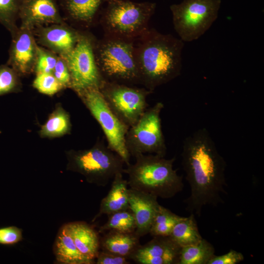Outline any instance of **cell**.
I'll list each match as a JSON object with an SVG mask.
<instances>
[{
  "label": "cell",
  "instance_id": "obj_1",
  "mask_svg": "<svg viewBox=\"0 0 264 264\" xmlns=\"http://www.w3.org/2000/svg\"><path fill=\"white\" fill-rule=\"evenodd\" d=\"M181 164L190 188L186 200L188 212L199 217L204 206L223 202L226 163L206 128L197 130L184 139Z\"/></svg>",
  "mask_w": 264,
  "mask_h": 264
},
{
  "label": "cell",
  "instance_id": "obj_2",
  "mask_svg": "<svg viewBox=\"0 0 264 264\" xmlns=\"http://www.w3.org/2000/svg\"><path fill=\"white\" fill-rule=\"evenodd\" d=\"M184 42L149 28L134 41L140 85L151 92L180 75Z\"/></svg>",
  "mask_w": 264,
  "mask_h": 264
},
{
  "label": "cell",
  "instance_id": "obj_3",
  "mask_svg": "<svg viewBox=\"0 0 264 264\" xmlns=\"http://www.w3.org/2000/svg\"><path fill=\"white\" fill-rule=\"evenodd\" d=\"M134 157L135 162L123 170L129 188L164 199L182 191V177L174 169L175 157L166 159L153 154H138Z\"/></svg>",
  "mask_w": 264,
  "mask_h": 264
},
{
  "label": "cell",
  "instance_id": "obj_4",
  "mask_svg": "<svg viewBox=\"0 0 264 264\" xmlns=\"http://www.w3.org/2000/svg\"><path fill=\"white\" fill-rule=\"evenodd\" d=\"M99 22L104 35L135 41L149 29L156 3L131 0H103Z\"/></svg>",
  "mask_w": 264,
  "mask_h": 264
},
{
  "label": "cell",
  "instance_id": "obj_5",
  "mask_svg": "<svg viewBox=\"0 0 264 264\" xmlns=\"http://www.w3.org/2000/svg\"><path fill=\"white\" fill-rule=\"evenodd\" d=\"M94 54L105 81L132 86L140 85L134 41L104 35L96 40Z\"/></svg>",
  "mask_w": 264,
  "mask_h": 264
},
{
  "label": "cell",
  "instance_id": "obj_6",
  "mask_svg": "<svg viewBox=\"0 0 264 264\" xmlns=\"http://www.w3.org/2000/svg\"><path fill=\"white\" fill-rule=\"evenodd\" d=\"M220 0H182L170 5L175 31L183 42L197 40L218 18Z\"/></svg>",
  "mask_w": 264,
  "mask_h": 264
},
{
  "label": "cell",
  "instance_id": "obj_7",
  "mask_svg": "<svg viewBox=\"0 0 264 264\" xmlns=\"http://www.w3.org/2000/svg\"><path fill=\"white\" fill-rule=\"evenodd\" d=\"M124 164L118 154L99 141L88 150L72 154L69 167L83 175L88 183L104 187L117 173H123Z\"/></svg>",
  "mask_w": 264,
  "mask_h": 264
},
{
  "label": "cell",
  "instance_id": "obj_8",
  "mask_svg": "<svg viewBox=\"0 0 264 264\" xmlns=\"http://www.w3.org/2000/svg\"><path fill=\"white\" fill-rule=\"evenodd\" d=\"M164 104L158 102L147 108L137 121L130 127L125 137L131 156L153 154L165 156L167 152L160 114Z\"/></svg>",
  "mask_w": 264,
  "mask_h": 264
},
{
  "label": "cell",
  "instance_id": "obj_9",
  "mask_svg": "<svg viewBox=\"0 0 264 264\" xmlns=\"http://www.w3.org/2000/svg\"><path fill=\"white\" fill-rule=\"evenodd\" d=\"M96 40L91 35L81 32L73 48L60 56L65 60L70 73V88L77 93L88 88L99 89L105 81L95 60Z\"/></svg>",
  "mask_w": 264,
  "mask_h": 264
},
{
  "label": "cell",
  "instance_id": "obj_10",
  "mask_svg": "<svg viewBox=\"0 0 264 264\" xmlns=\"http://www.w3.org/2000/svg\"><path fill=\"white\" fill-rule=\"evenodd\" d=\"M78 94L100 125L108 147L122 158L125 164H130L131 155L125 143L129 127L113 113L99 89L88 88Z\"/></svg>",
  "mask_w": 264,
  "mask_h": 264
},
{
  "label": "cell",
  "instance_id": "obj_11",
  "mask_svg": "<svg viewBox=\"0 0 264 264\" xmlns=\"http://www.w3.org/2000/svg\"><path fill=\"white\" fill-rule=\"evenodd\" d=\"M99 90L111 110L129 127L147 109V98L152 92L144 88L105 81Z\"/></svg>",
  "mask_w": 264,
  "mask_h": 264
},
{
  "label": "cell",
  "instance_id": "obj_12",
  "mask_svg": "<svg viewBox=\"0 0 264 264\" xmlns=\"http://www.w3.org/2000/svg\"><path fill=\"white\" fill-rule=\"evenodd\" d=\"M11 36L6 64L19 74L29 73L35 68L38 46L33 30L20 26Z\"/></svg>",
  "mask_w": 264,
  "mask_h": 264
},
{
  "label": "cell",
  "instance_id": "obj_13",
  "mask_svg": "<svg viewBox=\"0 0 264 264\" xmlns=\"http://www.w3.org/2000/svg\"><path fill=\"white\" fill-rule=\"evenodd\" d=\"M181 247L170 236H156L140 244L130 259L139 264H178Z\"/></svg>",
  "mask_w": 264,
  "mask_h": 264
},
{
  "label": "cell",
  "instance_id": "obj_14",
  "mask_svg": "<svg viewBox=\"0 0 264 264\" xmlns=\"http://www.w3.org/2000/svg\"><path fill=\"white\" fill-rule=\"evenodd\" d=\"M19 19L20 26L32 30L39 26L65 23L57 0H22Z\"/></svg>",
  "mask_w": 264,
  "mask_h": 264
},
{
  "label": "cell",
  "instance_id": "obj_15",
  "mask_svg": "<svg viewBox=\"0 0 264 264\" xmlns=\"http://www.w3.org/2000/svg\"><path fill=\"white\" fill-rule=\"evenodd\" d=\"M81 32L66 22L39 26L33 29L39 44L60 56L73 48Z\"/></svg>",
  "mask_w": 264,
  "mask_h": 264
},
{
  "label": "cell",
  "instance_id": "obj_16",
  "mask_svg": "<svg viewBox=\"0 0 264 264\" xmlns=\"http://www.w3.org/2000/svg\"><path fill=\"white\" fill-rule=\"evenodd\" d=\"M159 205L156 197L129 188V208L135 219V233L139 237L149 233Z\"/></svg>",
  "mask_w": 264,
  "mask_h": 264
},
{
  "label": "cell",
  "instance_id": "obj_17",
  "mask_svg": "<svg viewBox=\"0 0 264 264\" xmlns=\"http://www.w3.org/2000/svg\"><path fill=\"white\" fill-rule=\"evenodd\" d=\"M66 224L78 250L95 264L100 248L98 232L92 226L84 221H74Z\"/></svg>",
  "mask_w": 264,
  "mask_h": 264
},
{
  "label": "cell",
  "instance_id": "obj_18",
  "mask_svg": "<svg viewBox=\"0 0 264 264\" xmlns=\"http://www.w3.org/2000/svg\"><path fill=\"white\" fill-rule=\"evenodd\" d=\"M123 173H117L113 178L107 195L101 200L99 210L93 218L96 220L103 215H109L114 212L129 208V189L127 180L124 179Z\"/></svg>",
  "mask_w": 264,
  "mask_h": 264
},
{
  "label": "cell",
  "instance_id": "obj_19",
  "mask_svg": "<svg viewBox=\"0 0 264 264\" xmlns=\"http://www.w3.org/2000/svg\"><path fill=\"white\" fill-rule=\"evenodd\" d=\"M140 238L135 232L126 233L110 230L100 239L102 250L130 259L141 244Z\"/></svg>",
  "mask_w": 264,
  "mask_h": 264
},
{
  "label": "cell",
  "instance_id": "obj_20",
  "mask_svg": "<svg viewBox=\"0 0 264 264\" xmlns=\"http://www.w3.org/2000/svg\"><path fill=\"white\" fill-rule=\"evenodd\" d=\"M103 0H61L68 17L84 27L93 24L99 13Z\"/></svg>",
  "mask_w": 264,
  "mask_h": 264
},
{
  "label": "cell",
  "instance_id": "obj_21",
  "mask_svg": "<svg viewBox=\"0 0 264 264\" xmlns=\"http://www.w3.org/2000/svg\"><path fill=\"white\" fill-rule=\"evenodd\" d=\"M56 261L63 264H92L77 248L66 224L59 230L53 245Z\"/></svg>",
  "mask_w": 264,
  "mask_h": 264
},
{
  "label": "cell",
  "instance_id": "obj_22",
  "mask_svg": "<svg viewBox=\"0 0 264 264\" xmlns=\"http://www.w3.org/2000/svg\"><path fill=\"white\" fill-rule=\"evenodd\" d=\"M169 236L180 247L197 243L203 238L199 232L195 215L192 213L187 217H181Z\"/></svg>",
  "mask_w": 264,
  "mask_h": 264
},
{
  "label": "cell",
  "instance_id": "obj_23",
  "mask_svg": "<svg viewBox=\"0 0 264 264\" xmlns=\"http://www.w3.org/2000/svg\"><path fill=\"white\" fill-rule=\"evenodd\" d=\"M215 253L214 246L202 238L197 243L181 247L178 264H208Z\"/></svg>",
  "mask_w": 264,
  "mask_h": 264
},
{
  "label": "cell",
  "instance_id": "obj_24",
  "mask_svg": "<svg viewBox=\"0 0 264 264\" xmlns=\"http://www.w3.org/2000/svg\"><path fill=\"white\" fill-rule=\"evenodd\" d=\"M107 222L100 226L98 232L110 230L122 232H135L136 223L133 215L129 209L120 210L108 215Z\"/></svg>",
  "mask_w": 264,
  "mask_h": 264
},
{
  "label": "cell",
  "instance_id": "obj_25",
  "mask_svg": "<svg viewBox=\"0 0 264 264\" xmlns=\"http://www.w3.org/2000/svg\"><path fill=\"white\" fill-rule=\"evenodd\" d=\"M181 218L160 205L153 220L149 233L153 237L169 236L173 227Z\"/></svg>",
  "mask_w": 264,
  "mask_h": 264
},
{
  "label": "cell",
  "instance_id": "obj_26",
  "mask_svg": "<svg viewBox=\"0 0 264 264\" xmlns=\"http://www.w3.org/2000/svg\"><path fill=\"white\" fill-rule=\"evenodd\" d=\"M70 129L68 115L64 110H56L42 126L41 133L44 136H57L67 132Z\"/></svg>",
  "mask_w": 264,
  "mask_h": 264
},
{
  "label": "cell",
  "instance_id": "obj_27",
  "mask_svg": "<svg viewBox=\"0 0 264 264\" xmlns=\"http://www.w3.org/2000/svg\"><path fill=\"white\" fill-rule=\"evenodd\" d=\"M22 0H0V22L13 35L18 29L17 21Z\"/></svg>",
  "mask_w": 264,
  "mask_h": 264
},
{
  "label": "cell",
  "instance_id": "obj_28",
  "mask_svg": "<svg viewBox=\"0 0 264 264\" xmlns=\"http://www.w3.org/2000/svg\"><path fill=\"white\" fill-rule=\"evenodd\" d=\"M39 92L52 95L64 88L52 73H38L33 83Z\"/></svg>",
  "mask_w": 264,
  "mask_h": 264
},
{
  "label": "cell",
  "instance_id": "obj_29",
  "mask_svg": "<svg viewBox=\"0 0 264 264\" xmlns=\"http://www.w3.org/2000/svg\"><path fill=\"white\" fill-rule=\"evenodd\" d=\"M58 58V55L55 53L38 45L34 68L36 73H52Z\"/></svg>",
  "mask_w": 264,
  "mask_h": 264
},
{
  "label": "cell",
  "instance_id": "obj_30",
  "mask_svg": "<svg viewBox=\"0 0 264 264\" xmlns=\"http://www.w3.org/2000/svg\"><path fill=\"white\" fill-rule=\"evenodd\" d=\"M18 73L9 66H0V95L14 91L18 87Z\"/></svg>",
  "mask_w": 264,
  "mask_h": 264
},
{
  "label": "cell",
  "instance_id": "obj_31",
  "mask_svg": "<svg viewBox=\"0 0 264 264\" xmlns=\"http://www.w3.org/2000/svg\"><path fill=\"white\" fill-rule=\"evenodd\" d=\"M22 239V230L11 226L0 228V244H14Z\"/></svg>",
  "mask_w": 264,
  "mask_h": 264
},
{
  "label": "cell",
  "instance_id": "obj_32",
  "mask_svg": "<svg viewBox=\"0 0 264 264\" xmlns=\"http://www.w3.org/2000/svg\"><path fill=\"white\" fill-rule=\"evenodd\" d=\"M52 73L64 88L70 87V73L66 62L62 57L58 55L57 62Z\"/></svg>",
  "mask_w": 264,
  "mask_h": 264
},
{
  "label": "cell",
  "instance_id": "obj_33",
  "mask_svg": "<svg viewBox=\"0 0 264 264\" xmlns=\"http://www.w3.org/2000/svg\"><path fill=\"white\" fill-rule=\"evenodd\" d=\"M243 254L236 250L231 249L227 253L220 255H214L208 264H237L244 260Z\"/></svg>",
  "mask_w": 264,
  "mask_h": 264
},
{
  "label": "cell",
  "instance_id": "obj_34",
  "mask_svg": "<svg viewBox=\"0 0 264 264\" xmlns=\"http://www.w3.org/2000/svg\"><path fill=\"white\" fill-rule=\"evenodd\" d=\"M97 264H128L130 263L126 258L102 250L99 252L96 258Z\"/></svg>",
  "mask_w": 264,
  "mask_h": 264
}]
</instances>
